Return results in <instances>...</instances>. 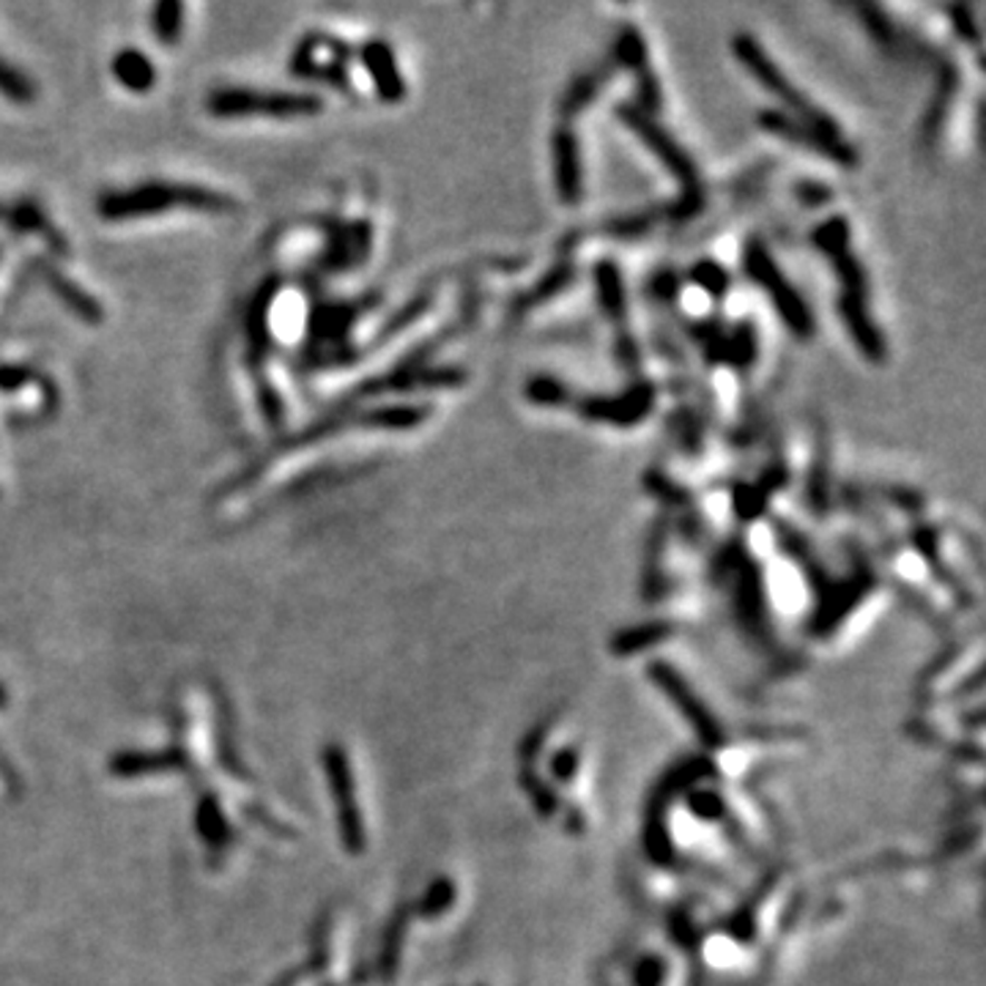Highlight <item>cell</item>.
<instances>
[{
    "mask_svg": "<svg viewBox=\"0 0 986 986\" xmlns=\"http://www.w3.org/2000/svg\"><path fill=\"white\" fill-rule=\"evenodd\" d=\"M206 110L214 118H310L324 110L315 94L247 91V88H217L208 94Z\"/></svg>",
    "mask_w": 986,
    "mask_h": 986,
    "instance_id": "7a4b0ae2",
    "label": "cell"
},
{
    "mask_svg": "<svg viewBox=\"0 0 986 986\" xmlns=\"http://www.w3.org/2000/svg\"><path fill=\"white\" fill-rule=\"evenodd\" d=\"M178 762H182V754H159V756L127 754V756L116 759L113 770H116V773H124V775L152 773V770H165V768H170V764H178Z\"/></svg>",
    "mask_w": 986,
    "mask_h": 986,
    "instance_id": "8fae6325",
    "label": "cell"
},
{
    "mask_svg": "<svg viewBox=\"0 0 986 986\" xmlns=\"http://www.w3.org/2000/svg\"><path fill=\"white\" fill-rule=\"evenodd\" d=\"M0 94L17 105H28L36 99L33 82L22 71H17L6 58H0Z\"/></svg>",
    "mask_w": 986,
    "mask_h": 986,
    "instance_id": "30bf717a",
    "label": "cell"
},
{
    "mask_svg": "<svg viewBox=\"0 0 986 986\" xmlns=\"http://www.w3.org/2000/svg\"><path fill=\"white\" fill-rule=\"evenodd\" d=\"M33 379L36 375L26 368H0V390H17Z\"/></svg>",
    "mask_w": 986,
    "mask_h": 986,
    "instance_id": "7c38bea8",
    "label": "cell"
},
{
    "mask_svg": "<svg viewBox=\"0 0 986 986\" xmlns=\"http://www.w3.org/2000/svg\"><path fill=\"white\" fill-rule=\"evenodd\" d=\"M152 31L157 33V39L163 41V45L167 47L178 45L184 31V6L176 3V0H165V3L154 6Z\"/></svg>",
    "mask_w": 986,
    "mask_h": 986,
    "instance_id": "9c48e42d",
    "label": "cell"
},
{
    "mask_svg": "<svg viewBox=\"0 0 986 986\" xmlns=\"http://www.w3.org/2000/svg\"><path fill=\"white\" fill-rule=\"evenodd\" d=\"M326 773L332 779L334 798L340 806V828H343V839L351 850H360L362 847V820L357 814V800H354V781H351L349 764L345 756L338 749L326 751Z\"/></svg>",
    "mask_w": 986,
    "mask_h": 986,
    "instance_id": "5b68a950",
    "label": "cell"
},
{
    "mask_svg": "<svg viewBox=\"0 0 986 986\" xmlns=\"http://www.w3.org/2000/svg\"><path fill=\"white\" fill-rule=\"evenodd\" d=\"M3 699H6V693H3V689H0V707H3Z\"/></svg>",
    "mask_w": 986,
    "mask_h": 986,
    "instance_id": "4fadbf2b",
    "label": "cell"
},
{
    "mask_svg": "<svg viewBox=\"0 0 986 986\" xmlns=\"http://www.w3.org/2000/svg\"><path fill=\"white\" fill-rule=\"evenodd\" d=\"M238 203L231 195L217 189L201 187V184H173V182H148L137 187L105 193L99 197L97 212L107 223H124V219L148 217V214H165L173 208H189V212H233Z\"/></svg>",
    "mask_w": 986,
    "mask_h": 986,
    "instance_id": "6da1fadb",
    "label": "cell"
},
{
    "mask_svg": "<svg viewBox=\"0 0 986 986\" xmlns=\"http://www.w3.org/2000/svg\"><path fill=\"white\" fill-rule=\"evenodd\" d=\"M749 269H751V274H754V277L759 280V283H762L764 289L770 291V294H773L775 307H779V313L784 315L787 324L792 326L798 334H809V326H811L809 313H806V307H803V302H800V296L794 294V291L789 289V285H784V280H781L779 269L773 266L770 255H764V253H759V250H754V253H751V258H749Z\"/></svg>",
    "mask_w": 986,
    "mask_h": 986,
    "instance_id": "277c9868",
    "label": "cell"
},
{
    "mask_svg": "<svg viewBox=\"0 0 986 986\" xmlns=\"http://www.w3.org/2000/svg\"><path fill=\"white\" fill-rule=\"evenodd\" d=\"M110 69L113 77L131 94H148L157 86V69H154L152 58L140 50H131V47L113 58Z\"/></svg>",
    "mask_w": 986,
    "mask_h": 986,
    "instance_id": "52a82bcc",
    "label": "cell"
},
{
    "mask_svg": "<svg viewBox=\"0 0 986 986\" xmlns=\"http://www.w3.org/2000/svg\"><path fill=\"white\" fill-rule=\"evenodd\" d=\"M734 47H738V56L743 58V64L749 66L751 71H754L756 80L764 82V88H768V91H773L775 97L784 99L787 105H789V110H794V113H800V116L811 118V121H814V127H822L824 131L830 129L828 118L820 116V113H817V110H809V101L800 97V94H794L792 86H787L784 75H781L779 69H775V64L770 61V58H764V52L759 50L754 39H749V36H740L738 45H734ZM828 135H830V131H828Z\"/></svg>",
    "mask_w": 986,
    "mask_h": 986,
    "instance_id": "3957f363",
    "label": "cell"
},
{
    "mask_svg": "<svg viewBox=\"0 0 986 986\" xmlns=\"http://www.w3.org/2000/svg\"><path fill=\"white\" fill-rule=\"evenodd\" d=\"M41 274H45V280L50 283V289L64 299L66 307L75 310L82 321H101V304L91 294H86L82 289H77V285L71 283L69 277H64L58 269L45 266L41 269Z\"/></svg>",
    "mask_w": 986,
    "mask_h": 986,
    "instance_id": "ba28073f",
    "label": "cell"
},
{
    "mask_svg": "<svg viewBox=\"0 0 986 986\" xmlns=\"http://www.w3.org/2000/svg\"><path fill=\"white\" fill-rule=\"evenodd\" d=\"M362 64L368 66L370 77H373V86L375 94H379L384 101H400L406 97V82L400 77L398 64H394V56L390 50V45L381 39L368 41L362 47Z\"/></svg>",
    "mask_w": 986,
    "mask_h": 986,
    "instance_id": "8992f818",
    "label": "cell"
}]
</instances>
